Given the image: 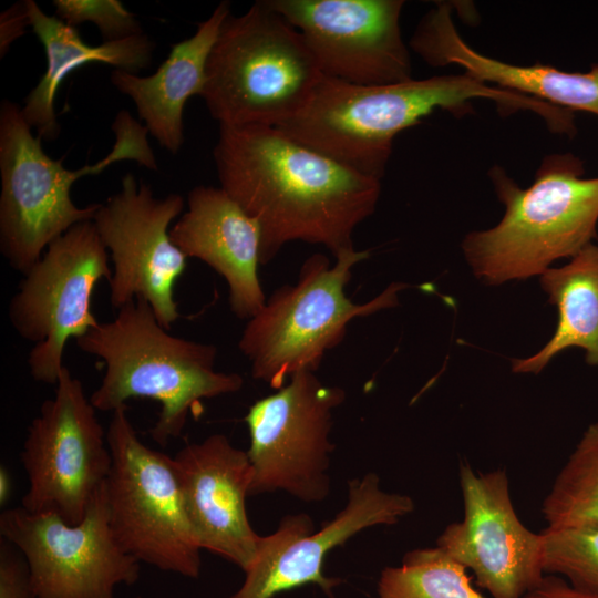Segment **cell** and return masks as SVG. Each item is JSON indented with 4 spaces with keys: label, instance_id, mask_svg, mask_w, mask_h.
Here are the masks:
<instances>
[{
    "label": "cell",
    "instance_id": "obj_1",
    "mask_svg": "<svg viewBox=\"0 0 598 598\" xmlns=\"http://www.w3.org/2000/svg\"><path fill=\"white\" fill-rule=\"evenodd\" d=\"M220 187L260 229V265L291 241L355 249V228L375 210L379 179L268 125H219L213 152Z\"/></svg>",
    "mask_w": 598,
    "mask_h": 598
},
{
    "label": "cell",
    "instance_id": "obj_2",
    "mask_svg": "<svg viewBox=\"0 0 598 598\" xmlns=\"http://www.w3.org/2000/svg\"><path fill=\"white\" fill-rule=\"evenodd\" d=\"M476 99L492 100L504 113L534 112L553 132L568 121V112L559 106L493 86L465 72L385 85H357L323 75L303 109L277 128L338 163L381 181L393 140L400 132L436 110L456 116L466 114Z\"/></svg>",
    "mask_w": 598,
    "mask_h": 598
},
{
    "label": "cell",
    "instance_id": "obj_3",
    "mask_svg": "<svg viewBox=\"0 0 598 598\" xmlns=\"http://www.w3.org/2000/svg\"><path fill=\"white\" fill-rule=\"evenodd\" d=\"M85 353L101 359L105 372L90 396L95 410L113 412L132 399L161 405L151 437L162 447L178 437L204 399L239 391L244 379L215 370L217 348L173 336L143 298L117 310L76 339Z\"/></svg>",
    "mask_w": 598,
    "mask_h": 598
},
{
    "label": "cell",
    "instance_id": "obj_4",
    "mask_svg": "<svg viewBox=\"0 0 598 598\" xmlns=\"http://www.w3.org/2000/svg\"><path fill=\"white\" fill-rule=\"evenodd\" d=\"M584 174L582 161L570 153L544 157L527 188L493 166L488 175L505 213L462 243L475 276L489 286L540 276L597 239L598 177Z\"/></svg>",
    "mask_w": 598,
    "mask_h": 598
},
{
    "label": "cell",
    "instance_id": "obj_5",
    "mask_svg": "<svg viewBox=\"0 0 598 598\" xmlns=\"http://www.w3.org/2000/svg\"><path fill=\"white\" fill-rule=\"evenodd\" d=\"M22 115L21 107L3 100L0 105V251L23 275L42 257L48 246L73 226L93 220L100 203L76 206L70 195L81 177L96 175L116 162L131 159L157 169L148 131L122 110L112 130V151L93 165L65 168L42 148L39 136Z\"/></svg>",
    "mask_w": 598,
    "mask_h": 598
},
{
    "label": "cell",
    "instance_id": "obj_6",
    "mask_svg": "<svg viewBox=\"0 0 598 598\" xmlns=\"http://www.w3.org/2000/svg\"><path fill=\"white\" fill-rule=\"evenodd\" d=\"M322 76L300 32L258 0L223 22L200 96L219 125L278 127L303 109Z\"/></svg>",
    "mask_w": 598,
    "mask_h": 598
},
{
    "label": "cell",
    "instance_id": "obj_7",
    "mask_svg": "<svg viewBox=\"0 0 598 598\" xmlns=\"http://www.w3.org/2000/svg\"><path fill=\"white\" fill-rule=\"evenodd\" d=\"M369 256V250L352 249L331 265L327 256L315 254L302 264L295 285L266 299L238 341L254 379L279 390L298 372H316L326 352L343 340L351 320L399 303V292L408 287L402 282H392L364 303L346 295L353 267Z\"/></svg>",
    "mask_w": 598,
    "mask_h": 598
},
{
    "label": "cell",
    "instance_id": "obj_8",
    "mask_svg": "<svg viewBox=\"0 0 598 598\" xmlns=\"http://www.w3.org/2000/svg\"><path fill=\"white\" fill-rule=\"evenodd\" d=\"M106 437L112 464L104 491L115 540L140 563L198 578L202 548L173 457L140 440L127 405L112 412Z\"/></svg>",
    "mask_w": 598,
    "mask_h": 598
},
{
    "label": "cell",
    "instance_id": "obj_9",
    "mask_svg": "<svg viewBox=\"0 0 598 598\" xmlns=\"http://www.w3.org/2000/svg\"><path fill=\"white\" fill-rule=\"evenodd\" d=\"M23 276L8 317L18 334L34 343L28 355L32 378L55 385L66 342L100 323L91 309L93 292L112 276L94 223H80L52 241Z\"/></svg>",
    "mask_w": 598,
    "mask_h": 598
},
{
    "label": "cell",
    "instance_id": "obj_10",
    "mask_svg": "<svg viewBox=\"0 0 598 598\" xmlns=\"http://www.w3.org/2000/svg\"><path fill=\"white\" fill-rule=\"evenodd\" d=\"M20 457L28 476L21 506L80 523L105 484L112 457L96 410L66 367L30 423Z\"/></svg>",
    "mask_w": 598,
    "mask_h": 598
},
{
    "label": "cell",
    "instance_id": "obj_11",
    "mask_svg": "<svg viewBox=\"0 0 598 598\" xmlns=\"http://www.w3.org/2000/svg\"><path fill=\"white\" fill-rule=\"evenodd\" d=\"M344 399L343 389L302 371L249 408V496L279 489L307 503L328 496L332 412Z\"/></svg>",
    "mask_w": 598,
    "mask_h": 598
},
{
    "label": "cell",
    "instance_id": "obj_12",
    "mask_svg": "<svg viewBox=\"0 0 598 598\" xmlns=\"http://www.w3.org/2000/svg\"><path fill=\"white\" fill-rule=\"evenodd\" d=\"M0 534L24 557L37 598H115L140 577L112 534L104 485L78 524L19 506L2 511Z\"/></svg>",
    "mask_w": 598,
    "mask_h": 598
},
{
    "label": "cell",
    "instance_id": "obj_13",
    "mask_svg": "<svg viewBox=\"0 0 598 598\" xmlns=\"http://www.w3.org/2000/svg\"><path fill=\"white\" fill-rule=\"evenodd\" d=\"M184 208L179 194L157 197L148 184L127 173L92 220L113 264L107 281L112 307L118 310L143 298L167 330L181 317L174 289L187 260L169 229Z\"/></svg>",
    "mask_w": 598,
    "mask_h": 598
},
{
    "label": "cell",
    "instance_id": "obj_14",
    "mask_svg": "<svg viewBox=\"0 0 598 598\" xmlns=\"http://www.w3.org/2000/svg\"><path fill=\"white\" fill-rule=\"evenodd\" d=\"M464 516L450 524L436 546L470 569L493 598H524L544 579V539L518 518L505 470L460 468Z\"/></svg>",
    "mask_w": 598,
    "mask_h": 598
},
{
    "label": "cell",
    "instance_id": "obj_15",
    "mask_svg": "<svg viewBox=\"0 0 598 598\" xmlns=\"http://www.w3.org/2000/svg\"><path fill=\"white\" fill-rule=\"evenodd\" d=\"M302 35L322 75L357 85L412 79L402 0H267Z\"/></svg>",
    "mask_w": 598,
    "mask_h": 598
},
{
    "label": "cell",
    "instance_id": "obj_16",
    "mask_svg": "<svg viewBox=\"0 0 598 598\" xmlns=\"http://www.w3.org/2000/svg\"><path fill=\"white\" fill-rule=\"evenodd\" d=\"M413 509L410 496L383 491L377 474L353 478L348 483L346 507L318 532L301 513L287 515L274 534L261 537L243 585L228 598H272L307 584L332 595L340 580L323 574L327 554L368 527L396 524Z\"/></svg>",
    "mask_w": 598,
    "mask_h": 598
},
{
    "label": "cell",
    "instance_id": "obj_17",
    "mask_svg": "<svg viewBox=\"0 0 598 598\" xmlns=\"http://www.w3.org/2000/svg\"><path fill=\"white\" fill-rule=\"evenodd\" d=\"M173 461L200 548L246 571L255 561L261 540L250 526L246 509L251 483L247 452L216 433L185 445Z\"/></svg>",
    "mask_w": 598,
    "mask_h": 598
},
{
    "label": "cell",
    "instance_id": "obj_18",
    "mask_svg": "<svg viewBox=\"0 0 598 598\" xmlns=\"http://www.w3.org/2000/svg\"><path fill=\"white\" fill-rule=\"evenodd\" d=\"M169 236L187 258L204 261L225 279L237 318L260 311L267 299L258 277L260 229L221 187L190 189Z\"/></svg>",
    "mask_w": 598,
    "mask_h": 598
},
{
    "label": "cell",
    "instance_id": "obj_19",
    "mask_svg": "<svg viewBox=\"0 0 598 598\" xmlns=\"http://www.w3.org/2000/svg\"><path fill=\"white\" fill-rule=\"evenodd\" d=\"M451 4H436L419 23L410 45L427 64H456L493 86L515 91L549 104L598 116V64L588 72H568L551 65H515L471 48L452 19Z\"/></svg>",
    "mask_w": 598,
    "mask_h": 598
},
{
    "label": "cell",
    "instance_id": "obj_20",
    "mask_svg": "<svg viewBox=\"0 0 598 598\" xmlns=\"http://www.w3.org/2000/svg\"><path fill=\"white\" fill-rule=\"evenodd\" d=\"M229 14V1L217 4L192 37L171 47L166 60L152 75L116 69L111 72L114 87L133 101L148 133L172 154L183 147L185 104L203 93L209 52Z\"/></svg>",
    "mask_w": 598,
    "mask_h": 598
},
{
    "label": "cell",
    "instance_id": "obj_21",
    "mask_svg": "<svg viewBox=\"0 0 598 598\" xmlns=\"http://www.w3.org/2000/svg\"><path fill=\"white\" fill-rule=\"evenodd\" d=\"M27 4L30 27L45 52L47 69L25 97L21 112L42 140L59 136L54 100L62 81L72 71L85 64L105 63L116 70L137 73L152 64L155 42L145 32L90 45L75 27L48 16L34 0H27Z\"/></svg>",
    "mask_w": 598,
    "mask_h": 598
},
{
    "label": "cell",
    "instance_id": "obj_22",
    "mask_svg": "<svg viewBox=\"0 0 598 598\" xmlns=\"http://www.w3.org/2000/svg\"><path fill=\"white\" fill-rule=\"evenodd\" d=\"M539 282L557 308L556 330L538 352L513 360V372L539 373L554 357L573 347L585 351L588 364L598 365V244L587 245L561 267L548 268Z\"/></svg>",
    "mask_w": 598,
    "mask_h": 598
},
{
    "label": "cell",
    "instance_id": "obj_23",
    "mask_svg": "<svg viewBox=\"0 0 598 598\" xmlns=\"http://www.w3.org/2000/svg\"><path fill=\"white\" fill-rule=\"evenodd\" d=\"M549 527L598 528V422L581 435L546 495Z\"/></svg>",
    "mask_w": 598,
    "mask_h": 598
},
{
    "label": "cell",
    "instance_id": "obj_24",
    "mask_svg": "<svg viewBox=\"0 0 598 598\" xmlns=\"http://www.w3.org/2000/svg\"><path fill=\"white\" fill-rule=\"evenodd\" d=\"M466 568L437 546L409 551L398 567H385L378 598H485Z\"/></svg>",
    "mask_w": 598,
    "mask_h": 598
},
{
    "label": "cell",
    "instance_id": "obj_25",
    "mask_svg": "<svg viewBox=\"0 0 598 598\" xmlns=\"http://www.w3.org/2000/svg\"><path fill=\"white\" fill-rule=\"evenodd\" d=\"M542 535L544 573L598 596V528L547 526Z\"/></svg>",
    "mask_w": 598,
    "mask_h": 598
},
{
    "label": "cell",
    "instance_id": "obj_26",
    "mask_svg": "<svg viewBox=\"0 0 598 598\" xmlns=\"http://www.w3.org/2000/svg\"><path fill=\"white\" fill-rule=\"evenodd\" d=\"M55 17L76 27L96 25L104 41H115L144 33L135 16L118 0H54Z\"/></svg>",
    "mask_w": 598,
    "mask_h": 598
},
{
    "label": "cell",
    "instance_id": "obj_27",
    "mask_svg": "<svg viewBox=\"0 0 598 598\" xmlns=\"http://www.w3.org/2000/svg\"><path fill=\"white\" fill-rule=\"evenodd\" d=\"M0 598H37L24 557L3 538L0 542Z\"/></svg>",
    "mask_w": 598,
    "mask_h": 598
},
{
    "label": "cell",
    "instance_id": "obj_28",
    "mask_svg": "<svg viewBox=\"0 0 598 598\" xmlns=\"http://www.w3.org/2000/svg\"><path fill=\"white\" fill-rule=\"evenodd\" d=\"M30 27L27 0L18 1L0 14V56L3 58L11 44Z\"/></svg>",
    "mask_w": 598,
    "mask_h": 598
},
{
    "label": "cell",
    "instance_id": "obj_29",
    "mask_svg": "<svg viewBox=\"0 0 598 598\" xmlns=\"http://www.w3.org/2000/svg\"><path fill=\"white\" fill-rule=\"evenodd\" d=\"M524 598H598V596L578 590L558 576L547 575Z\"/></svg>",
    "mask_w": 598,
    "mask_h": 598
},
{
    "label": "cell",
    "instance_id": "obj_30",
    "mask_svg": "<svg viewBox=\"0 0 598 598\" xmlns=\"http://www.w3.org/2000/svg\"><path fill=\"white\" fill-rule=\"evenodd\" d=\"M12 482L9 475V472L6 467L1 466L0 468V505L4 506L11 494Z\"/></svg>",
    "mask_w": 598,
    "mask_h": 598
},
{
    "label": "cell",
    "instance_id": "obj_31",
    "mask_svg": "<svg viewBox=\"0 0 598 598\" xmlns=\"http://www.w3.org/2000/svg\"><path fill=\"white\" fill-rule=\"evenodd\" d=\"M134 598H142V597H134Z\"/></svg>",
    "mask_w": 598,
    "mask_h": 598
}]
</instances>
